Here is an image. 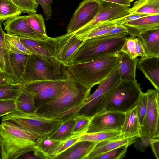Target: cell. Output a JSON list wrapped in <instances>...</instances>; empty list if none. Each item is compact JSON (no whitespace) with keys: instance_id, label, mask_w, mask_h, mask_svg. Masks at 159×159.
<instances>
[{"instance_id":"4fadbf2b","label":"cell","mask_w":159,"mask_h":159,"mask_svg":"<svg viewBox=\"0 0 159 159\" xmlns=\"http://www.w3.org/2000/svg\"><path fill=\"white\" fill-rule=\"evenodd\" d=\"M148 98V108L143 121L141 125V136L154 139L159 112L157 104L158 94L156 89H148L146 93Z\"/></svg>"},{"instance_id":"5bb4252c","label":"cell","mask_w":159,"mask_h":159,"mask_svg":"<svg viewBox=\"0 0 159 159\" xmlns=\"http://www.w3.org/2000/svg\"><path fill=\"white\" fill-rule=\"evenodd\" d=\"M20 38L32 54L40 56L51 62L59 61L56 57V38L49 37L46 39L39 40Z\"/></svg>"},{"instance_id":"2e32d148","label":"cell","mask_w":159,"mask_h":159,"mask_svg":"<svg viewBox=\"0 0 159 159\" xmlns=\"http://www.w3.org/2000/svg\"><path fill=\"white\" fill-rule=\"evenodd\" d=\"M7 33L19 37L33 40H45L49 37L35 32L29 25L26 16H19L6 20L3 23Z\"/></svg>"},{"instance_id":"484cf974","label":"cell","mask_w":159,"mask_h":159,"mask_svg":"<svg viewBox=\"0 0 159 159\" xmlns=\"http://www.w3.org/2000/svg\"><path fill=\"white\" fill-rule=\"evenodd\" d=\"M116 24L113 21L98 23L86 30L73 33L80 40L99 37L110 35V32Z\"/></svg>"},{"instance_id":"1f68e13d","label":"cell","mask_w":159,"mask_h":159,"mask_svg":"<svg viewBox=\"0 0 159 159\" xmlns=\"http://www.w3.org/2000/svg\"><path fill=\"white\" fill-rule=\"evenodd\" d=\"M22 13L11 1L0 0V22L20 16Z\"/></svg>"},{"instance_id":"83f0119b","label":"cell","mask_w":159,"mask_h":159,"mask_svg":"<svg viewBox=\"0 0 159 159\" xmlns=\"http://www.w3.org/2000/svg\"><path fill=\"white\" fill-rule=\"evenodd\" d=\"M130 14H159V0H139L136 1L129 11Z\"/></svg>"},{"instance_id":"8992f818","label":"cell","mask_w":159,"mask_h":159,"mask_svg":"<svg viewBox=\"0 0 159 159\" xmlns=\"http://www.w3.org/2000/svg\"><path fill=\"white\" fill-rule=\"evenodd\" d=\"M66 66L60 61L50 62L42 57L29 55L22 84L46 80H62L69 78Z\"/></svg>"},{"instance_id":"9a60e30c","label":"cell","mask_w":159,"mask_h":159,"mask_svg":"<svg viewBox=\"0 0 159 159\" xmlns=\"http://www.w3.org/2000/svg\"><path fill=\"white\" fill-rule=\"evenodd\" d=\"M99 1L102 7L99 14L92 21L76 31H84L98 23L113 20L129 14L130 6Z\"/></svg>"},{"instance_id":"ffe728a7","label":"cell","mask_w":159,"mask_h":159,"mask_svg":"<svg viewBox=\"0 0 159 159\" xmlns=\"http://www.w3.org/2000/svg\"><path fill=\"white\" fill-rule=\"evenodd\" d=\"M122 25L126 28L129 35L138 36L143 31L159 28V14L148 15Z\"/></svg>"},{"instance_id":"f907efd6","label":"cell","mask_w":159,"mask_h":159,"mask_svg":"<svg viewBox=\"0 0 159 159\" xmlns=\"http://www.w3.org/2000/svg\"><path fill=\"white\" fill-rule=\"evenodd\" d=\"M105 2H111L122 5L130 6L131 2L126 0H97Z\"/></svg>"},{"instance_id":"db71d44e","label":"cell","mask_w":159,"mask_h":159,"mask_svg":"<svg viewBox=\"0 0 159 159\" xmlns=\"http://www.w3.org/2000/svg\"><path fill=\"white\" fill-rule=\"evenodd\" d=\"M43 1L48 5H50L52 3L53 0H43Z\"/></svg>"},{"instance_id":"816d5d0a","label":"cell","mask_w":159,"mask_h":159,"mask_svg":"<svg viewBox=\"0 0 159 159\" xmlns=\"http://www.w3.org/2000/svg\"><path fill=\"white\" fill-rule=\"evenodd\" d=\"M23 158L25 159H39V158L35 156L34 155H31L30 154L26 153L21 156Z\"/></svg>"},{"instance_id":"f6af8a7d","label":"cell","mask_w":159,"mask_h":159,"mask_svg":"<svg viewBox=\"0 0 159 159\" xmlns=\"http://www.w3.org/2000/svg\"><path fill=\"white\" fill-rule=\"evenodd\" d=\"M41 6L44 12L45 16V20H48L51 18L52 14L51 5H49L45 3L43 0H35Z\"/></svg>"},{"instance_id":"ba28073f","label":"cell","mask_w":159,"mask_h":159,"mask_svg":"<svg viewBox=\"0 0 159 159\" xmlns=\"http://www.w3.org/2000/svg\"><path fill=\"white\" fill-rule=\"evenodd\" d=\"M69 78L62 80H46L23 84L25 88L33 95L37 109L48 101L59 96L74 83Z\"/></svg>"},{"instance_id":"7a4b0ae2","label":"cell","mask_w":159,"mask_h":159,"mask_svg":"<svg viewBox=\"0 0 159 159\" xmlns=\"http://www.w3.org/2000/svg\"><path fill=\"white\" fill-rule=\"evenodd\" d=\"M118 53L108 55L67 66L69 76L91 89L106 78L118 66Z\"/></svg>"},{"instance_id":"f35d334b","label":"cell","mask_w":159,"mask_h":159,"mask_svg":"<svg viewBox=\"0 0 159 159\" xmlns=\"http://www.w3.org/2000/svg\"><path fill=\"white\" fill-rule=\"evenodd\" d=\"M82 135H75L61 141L52 156V159H56L74 144L79 141Z\"/></svg>"},{"instance_id":"5b68a950","label":"cell","mask_w":159,"mask_h":159,"mask_svg":"<svg viewBox=\"0 0 159 159\" xmlns=\"http://www.w3.org/2000/svg\"><path fill=\"white\" fill-rule=\"evenodd\" d=\"M142 93L136 80H121L106 97L102 110L125 113L137 106Z\"/></svg>"},{"instance_id":"e0dca14e","label":"cell","mask_w":159,"mask_h":159,"mask_svg":"<svg viewBox=\"0 0 159 159\" xmlns=\"http://www.w3.org/2000/svg\"><path fill=\"white\" fill-rule=\"evenodd\" d=\"M29 55L5 51V72L15 84H22Z\"/></svg>"},{"instance_id":"d6986e66","label":"cell","mask_w":159,"mask_h":159,"mask_svg":"<svg viewBox=\"0 0 159 159\" xmlns=\"http://www.w3.org/2000/svg\"><path fill=\"white\" fill-rule=\"evenodd\" d=\"M137 68L159 92V56L141 58L139 59Z\"/></svg>"},{"instance_id":"bcb514c9","label":"cell","mask_w":159,"mask_h":159,"mask_svg":"<svg viewBox=\"0 0 159 159\" xmlns=\"http://www.w3.org/2000/svg\"><path fill=\"white\" fill-rule=\"evenodd\" d=\"M14 84H15L5 72H0V86Z\"/></svg>"},{"instance_id":"d590c367","label":"cell","mask_w":159,"mask_h":159,"mask_svg":"<svg viewBox=\"0 0 159 159\" xmlns=\"http://www.w3.org/2000/svg\"><path fill=\"white\" fill-rule=\"evenodd\" d=\"M22 13L29 14L35 13L39 3L35 0H11Z\"/></svg>"},{"instance_id":"52a82bcc","label":"cell","mask_w":159,"mask_h":159,"mask_svg":"<svg viewBox=\"0 0 159 159\" xmlns=\"http://www.w3.org/2000/svg\"><path fill=\"white\" fill-rule=\"evenodd\" d=\"M1 120L12 122L40 137L50 136L64 121L57 118H49L39 116L35 113H25L19 111L2 116Z\"/></svg>"},{"instance_id":"836d02e7","label":"cell","mask_w":159,"mask_h":159,"mask_svg":"<svg viewBox=\"0 0 159 159\" xmlns=\"http://www.w3.org/2000/svg\"><path fill=\"white\" fill-rule=\"evenodd\" d=\"M26 19L30 26L36 33L47 36L44 18L41 14L36 13L26 16Z\"/></svg>"},{"instance_id":"ab89813d","label":"cell","mask_w":159,"mask_h":159,"mask_svg":"<svg viewBox=\"0 0 159 159\" xmlns=\"http://www.w3.org/2000/svg\"><path fill=\"white\" fill-rule=\"evenodd\" d=\"M148 98L146 93H142L137 105V112L140 126L144 119L148 108Z\"/></svg>"},{"instance_id":"d4e9b609","label":"cell","mask_w":159,"mask_h":159,"mask_svg":"<svg viewBox=\"0 0 159 159\" xmlns=\"http://www.w3.org/2000/svg\"><path fill=\"white\" fill-rule=\"evenodd\" d=\"M121 133L125 138L141 136V126L136 106L125 113Z\"/></svg>"},{"instance_id":"f1b7e54d","label":"cell","mask_w":159,"mask_h":159,"mask_svg":"<svg viewBox=\"0 0 159 159\" xmlns=\"http://www.w3.org/2000/svg\"><path fill=\"white\" fill-rule=\"evenodd\" d=\"M17 111L23 113L33 114L36 113V107L33 95L25 89L21 94L15 101Z\"/></svg>"},{"instance_id":"b9f144b4","label":"cell","mask_w":159,"mask_h":159,"mask_svg":"<svg viewBox=\"0 0 159 159\" xmlns=\"http://www.w3.org/2000/svg\"><path fill=\"white\" fill-rule=\"evenodd\" d=\"M155 139H151L144 136H141L137 139L134 143V145L138 151L143 152L147 147L151 145Z\"/></svg>"},{"instance_id":"277c9868","label":"cell","mask_w":159,"mask_h":159,"mask_svg":"<svg viewBox=\"0 0 159 159\" xmlns=\"http://www.w3.org/2000/svg\"><path fill=\"white\" fill-rule=\"evenodd\" d=\"M91 89L75 80L61 94L37 108L35 113L44 117L55 118L59 115L82 104L90 95Z\"/></svg>"},{"instance_id":"f5cc1de1","label":"cell","mask_w":159,"mask_h":159,"mask_svg":"<svg viewBox=\"0 0 159 159\" xmlns=\"http://www.w3.org/2000/svg\"><path fill=\"white\" fill-rule=\"evenodd\" d=\"M154 139H159V117L155 134Z\"/></svg>"},{"instance_id":"7dc6e473","label":"cell","mask_w":159,"mask_h":159,"mask_svg":"<svg viewBox=\"0 0 159 159\" xmlns=\"http://www.w3.org/2000/svg\"><path fill=\"white\" fill-rule=\"evenodd\" d=\"M128 31L125 27L122 24H116L111 30L110 35H113L127 33Z\"/></svg>"},{"instance_id":"9f6ffc18","label":"cell","mask_w":159,"mask_h":159,"mask_svg":"<svg viewBox=\"0 0 159 159\" xmlns=\"http://www.w3.org/2000/svg\"><path fill=\"white\" fill-rule=\"evenodd\" d=\"M126 0L128 1L131 2H132L133 1H134L135 0Z\"/></svg>"},{"instance_id":"7c38bea8","label":"cell","mask_w":159,"mask_h":159,"mask_svg":"<svg viewBox=\"0 0 159 159\" xmlns=\"http://www.w3.org/2000/svg\"><path fill=\"white\" fill-rule=\"evenodd\" d=\"M56 57L66 66L72 63L73 57L83 41L73 33H67L56 37Z\"/></svg>"},{"instance_id":"8d00e7d4","label":"cell","mask_w":159,"mask_h":159,"mask_svg":"<svg viewBox=\"0 0 159 159\" xmlns=\"http://www.w3.org/2000/svg\"><path fill=\"white\" fill-rule=\"evenodd\" d=\"M129 146L124 145L95 157L94 159H121L125 156Z\"/></svg>"},{"instance_id":"ac0fdd59","label":"cell","mask_w":159,"mask_h":159,"mask_svg":"<svg viewBox=\"0 0 159 159\" xmlns=\"http://www.w3.org/2000/svg\"><path fill=\"white\" fill-rule=\"evenodd\" d=\"M138 136L125 138L121 133L113 137L98 142L85 159H94L96 157L121 146L134 143Z\"/></svg>"},{"instance_id":"7402d4cb","label":"cell","mask_w":159,"mask_h":159,"mask_svg":"<svg viewBox=\"0 0 159 159\" xmlns=\"http://www.w3.org/2000/svg\"><path fill=\"white\" fill-rule=\"evenodd\" d=\"M118 55V68L121 80L135 81L136 72L139 59H132L121 51Z\"/></svg>"},{"instance_id":"c3c4849f","label":"cell","mask_w":159,"mask_h":159,"mask_svg":"<svg viewBox=\"0 0 159 159\" xmlns=\"http://www.w3.org/2000/svg\"><path fill=\"white\" fill-rule=\"evenodd\" d=\"M151 146L155 157L159 159V139H155Z\"/></svg>"},{"instance_id":"6da1fadb","label":"cell","mask_w":159,"mask_h":159,"mask_svg":"<svg viewBox=\"0 0 159 159\" xmlns=\"http://www.w3.org/2000/svg\"><path fill=\"white\" fill-rule=\"evenodd\" d=\"M40 137L16 124L2 121L0 125L1 159H16L33 151Z\"/></svg>"},{"instance_id":"60d3db41","label":"cell","mask_w":159,"mask_h":159,"mask_svg":"<svg viewBox=\"0 0 159 159\" xmlns=\"http://www.w3.org/2000/svg\"><path fill=\"white\" fill-rule=\"evenodd\" d=\"M17 111L15 101L0 100V116Z\"/></svg>"},{"instance_id":"7bdbcfd3","label":"cell","mask_w":159,"mask_h":159,"mask_svg":"<svg viewBox=\"0 0 159 159\" xmlns=\"http://www.w3.org/2000/svg\"><path fill=\"white\" fill-rule=\"evenodd\" d=\"M82 104L59 115L55 118L62 119L64 121L74 118L77 116L78 113L81 108Z\"/></svg>"},{"instance_id":"ee69618b","label":"cell","mask_w":159,"mask_h":159,"mask_svg":"<svg viewBox=\"0 0 159 159\" xmlns=\"http://www.w3.org/2000/svg\"><path fill=\"white\" fill-rule=\"evenodd\" d=\"M148 15H149L142 14H129L124 17L113 21H114L116 24H122L125 22L134 20Z\"/></svg>"},{"instance_id":"d6a6232c","label":"cell","mask_w":159,"mask_h":159,"mask_svg":"<svg viewBox=\"0 0 159 159\" xmlns=\"http://www.w3.org/2000/svg\"><path fill=\"white\" fill-rule=\"evenodd\" d=\"M4 39L9 52L28 55L32 54L21 42L19 37L5 33Z\"/></svg>"},{"instance_id":"74e56055","label":"cell","mask_w":159,"mask_h":159,"mask_svg":"<svg viewBox=\"0 0 159 159\" xmlns=\"http://www.w3.org/2000/svg\"><path fill=\"white\" fill-rule=\"evenodd\" d=\"M92 117L77 115L74 118L75 124L73 130L74 134L83 135L86 131Z\"/></svg>"},{"instance_id":"4dcf8cb0","label":"cell","mask_w":159,"mask_h":159,"mask_svg":"<svg viewBox=\"0 0 159 159\" xmlns=\"http://www.w3.org/2000/svg\"><path fill=\"white\" fill-rule=\"evenodd\" d=\"M75 124L74 118H72L63 121L60 126L50 136L54 139L63 141L75 135L73 130Z\"/></svg>"},{"instance_id":"30bf717a","label":"cell","mask_w":159,"mask_h":159,"mask_svg":"<svg viewBox=\"0 0 159 159\" xmlns=\"http://www.w3.org/2000/svg\"><path fill=\"white\" fill-rule=\"evenodd\" d=\"M125 115V113L102 110L92 117L84 134L110 131H121Z\"/></svg>"},{"instance_id":"603a6c76","label":"cell","mask_w":159,"mask_h":159,"mask_svg":"<svg viewBox=\"0 0 159 159\" xmlns=\"http://www.w3.org/2000/svg\"><path fill=\"white\" fill-rule=\"evenodd\" d=\"M61 142L52 139L49 135L40 137L34 148V155L39 159H52Z\"/></svg>"},{"instance_id":"9c48e42d","label":"cell","mask_w":159,"mask_h":159,"mask_svg":"<svg viewBox=\"0 0 159 159\" xmlns=\"http://www.w3.org/2000/svg\"><path fill=\"white\" fill-rule=\"evenodd\" d=\"M118 67L99 84L96 90L84 100L77 115L92 117L103 110V104L108 94L121 80Z\"/></svg>"},{"instance_id":"e575fe53","label":"cell","mask_w":159,"mask_h":159,"mask_svg":"<svg viewBox=\"0 0 159 159\" xmlns=\"http://www.w3.org/2000/svg\"><path fill=\"white\" fill-rule=\"evenodd\" d=\"M120 133V131H110L84 134L80 136L79 141H89L98 143L117 136Z\"/></svg>"},{"instance_id":"cb8c5ba5","label":"cell","mask_w":159,"mask_h":159,"mask_svg":"<svg viewBox=\"0 0 159 159\" xmlns=\"http://www.w3.org/2000/svg\"><path fill=\"white\" fill-rule=\"evenodd\" d=\"M137 37L141 40L147 57L159 56V28L143 31Z\"/></svg>"},{"instance_id":"11a10c76","label":"cell","mask_w":159,"mask_h":159,"mask_svg":"<svg viewBox=\"0 0 159 159\" xmlns=\"http://www.w3.org/2000/svg\"><path fill=\"white\" fill-rule=\"evenodd\" d=\"M157 107L159 112V93H158L157 98Z\"/></svg>"},{"instance_id":"8fae6325","label":"cell","mask_w":159,"mask_h":159,"mask_svg":"<svg viewBox=\"0 0 159 159\" xmlns=\"http://www.w3.org/2000/svg\"><path fill=\"white\" fill-rule=\"evenodd\" d=\"M101 2L97 0H84L75 11L66 28L67 33H73L92 21L102 8Z\"/></svg>"},{"instance_id":"f546056e","label":"cell","mask_w":159,"mask_h":159,"mask_svg":"<svg viewBox=\"0 0 159 159\" xmlns=\"http://www.w3.org/2000/svg\"><path fill=\"white\" fill-rule=\"evenodd\" d=\"M25 89L24 84H16L0 86V100L15 101Z\"/></svg>"},{"instance_id":"6f0895ef","label":"cell","mask_w":159,"mask_h":159,"mask_svg":"<svg viewBox=\"0 0 159 159\" xmlns=\"http://www.w3.org/2000/svg\"></svg>"},{"instance_id":"4316f807","label":"cell","mask_w":159,"mask_h":159,"mask_svg":"<svg viewBox=\"0 0 159 159\" xmlns=\"http://www.w3.org/2000/svg\"><path fill=\"white\" fill-rule=\"evenodd\" d=\"M121 51L132 59H135L138 57H147L142 42L138 37L130 35L129 37H126Z\"/></svg>"},{"instance_id":"3957f363","label":"cell","mask_w":159,"mask_h":159,"mask_svg":"<svg viewBox=\"0 0 159 159\" xmlns=\"http://www.w3.org/2000/svg\"><path fill=\"white\" fill-rule=\"evenodd\" d=\"M128 32L95 37L83 41L76 52L72 63L92 60L108 55L117 53L124 44Z\"/></svg>"},{"instance_id":"44dd1931","label":"cell","mask_w":159,"mask_h":159,"mask_svg":"<svg viewBox=\"0 0 159 159\" xmlns=\"http://www.w3.org/2000/svg\"><path fill=\"white\" fill-rule=\"evenodd\" d=\"M97 143L89 141H79L56 159H85Z\"/></svg>"},{"instance_id":"681fc988","label":"cell","mask_w":159,"mask_h":159,"mask_svg":"<svg viewBox=\"0 0 159 159\" xmlns=\"http://www.w3.org/2000/svg\"><path fill=\"white\" fill-rule=\"evenodd\" d=\"M5 51L0 48V72H4L5 70Z\"/></svg>"}]
</instances>
